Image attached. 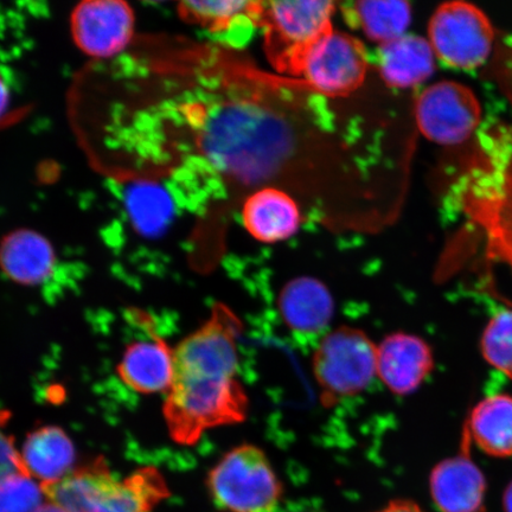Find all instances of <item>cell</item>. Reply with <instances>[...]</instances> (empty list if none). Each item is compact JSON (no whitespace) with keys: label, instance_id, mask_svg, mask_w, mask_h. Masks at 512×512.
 Here are the masks:
<instances>
[{"label":"cell","instance_id":"6da1fadb","mask_svg":"<svg viewBox=\"0 0 512 512\" xmlns=\"http://www.w3.org/2000/svg\"><path fill=\"white\" fill-rule=\"evenodd\" d=\"M177 112L204 168L230 181L272 187L302 162L307 134L266 99L224 94L187 101Z\"/></svg>","mask_w":512,"mask_h":512},{"label":"cell","instance_id":"7a4b0ae2","mask_svg":"<svg viewBox=\"0 0 512 512\" xmlns=\"http://www.w3.org/2000/svg\"><path fill=\"white\" fill-rule=\"evenodd\" d=\"M243 331L240 317L216 303L206 322L174 350V380L163 414L177 444L195 445L204 433L248 418L249 396L240 377Z\"/></svg>","mask_w":512,"mask_h":512},{"label":"cell","instance_id":"3957f363","mask_svg":"<svg viewBox=\"0 0 512 512\" xmlns=\"http://www.w3.org/2000/svg\"><path fill=\"white\" fill-rule=\"evenodd\" d=\"M42 490L47 501L67 512H152L170 496L163 476L153 467L120 479L101 458Z\"/></svg>","mask_w":512,"mask_h":512},{"label":"cell","instance_id":"277c9868","mask_svg":"<svg viewBox=\"0 0 512 512\" xmlns=\"http://www.w3.org/2000/svg\"><path fill=\"white\" fill-rule=\"evenodd\" d=\"M211 502L222 512H279L284 484L259 446L230 448L207 476Z\"/></svg>","mask_w":512,"mask_h":512},{"label":"cell","instance_id":"5b68a950","mask_svg":"<svg viewBox=\"0 0 512 512\" xmlns=\"http://www.w3.org/2000/svg\"><path fill=\"white\" fill-rule=\"evenodd\" d=\"M312 374L325 408L355 398L377 379V344L355 326H338L313 350Z\"/></svg>","mask_w":512,"mask_h":512},{"label":"cell","instance_id":"8992f818","mask_svg":"<svg viewBox=\"0 0 512 512\" xmlns=\"http://www.w3.org/2000/svg\"><path fill=\"white\" fill-rule=\"evenodd\" d=\"M335 4L325 0L262 3L260 27L274 66L294 74L305 50L332 29Z\"/></svg>","mask_w":512,"mask_h":512},{"label":"cell","instance_id":"52a82bcc","mask_svg":"<svg viewBox=\"0 0 512 512\" xmlns=\"http://www.w3.org/2000/svg\"><path fill=\"white\" fill-rule=\"evenodd\" d=\"M428 42L445 66L471 72L483 66L494 49L495 30L476 5L450 2L440 5L428 23Z\"/></svg>","mask_w":512,"mask_h":512},{"label":"cell","instance_id":"ba28073f","mask_svg":"<svg viewBox=\"0 0 512 512\" xmlns=\"http://www.w3.org/2000/svg\"><path fill=\"white\" fill-rule=\"evenodd\" d=\"M368 67L363 43L331 29L305 50L294 75L302 76L306 85L319 94L343 96L362 85Z\"/></svg>","mask_w":512,"mask_h":512},{"label":"cell","instance_id":"9c48e42d","mask_svg":"<svg viewBox=\"0 0 512 512\" xmlns=\"http://www.w3.org/2000/svg\"><path fill=\"white\" fill-rule=\"evenodd\" d=\"M415 119L422 136L431 142L456 146L476 132L482 121V106L463 83L440 81L420 93Z\"/></svg>","mask_w":512,"mask_h":512},{"label":"cell","instance_id":"30bf717a","mask_svg":"<svg viewBox=\"0 0 512 512\" xmlns=\"http://www.w3.org/2000/svg\"><path fill=\"white\" fill-rule=\"evenodd\" d=\"M133 10L120 0H88L76 6L70 30L78 48L93 59H111L128 47L134 34Z\"/></svg>","mask_w":512,"mask_h":512},{"label":"cell","instance_id":"8fae6325","mask_svg":"<svg viewBox=\"0 0 512 512\" xmlns=\"http://www.w3.org/2000/svg\"><path fill=\"white\" fill-rule=\"evenodd\" d=\"M278 311L286 329L296 341L315 344L330 331L335 316V300L317 278H294L281 288Z\"/></svg>","mask_w":512,"mask_h":512},{"label":"cell","instance_id":"7c38bea8","mask_svg":"<svg viewBox=\"0 0 512 512\" xmlns=\"http://www.w3.org/2000/svg\"><path fill=\"white\" fill-rule=\"evenodd\" d=\"M433 369V350L424 338L398 331L377 344V379L390 393L416 392Z\"/></svg>","mask_w":512,"mask_h":512},{"label":"cell","instance_id":"4fadbf2b","mask_svg":"<svg viewBox=\"0 0 512 512\" xmlns=\"http://www.w3.org/2000/svg\"><path fill=\"white\" fill-rule=\"evenodd\" d=\"M469 434L464 431L462 452L434 466L430 491L440 512H483L486 480L470 457Z\"/></svg>","mask_w":512,"mask_h":512},{"label":"cell","instance_id":"5bb4252c","mask_svg":"<svg viewBox=\"0 0 512 512\" xmlns=\"http://www.w3.org/2000/svg\"><path fill=\"white\" fill-rule=\"evenodd\" d=\"M242 222L255 240L278 243L297 234L302 214L291 195L272 185L254 191L247 198L242 208Z\"/></svg>","mask_w":512,"mask_h":512},{"label":"cell","instance_id":"9a60e30c","mask_svg":"<svg viewBox=\"0 0 512 512\" xmlns=\"http://www.w3.org/2000/svg\"><path fill=\"white\" fill-rule=\"evenodd\" d=\"M56 265L53 246L35 230H15L0 242V270L16 284L37 286L46 283Z\"/></svg>","mask_w":512,"mask_h":512},{"label":"cell","instance_id":"2e32d148","mask_svg":"<svg viewBox=\"0 0 512 512\" xmlns=\"http://www.w3.org/2000/svg\"><path fill=\"white\" fill-rule=\"evenodd\" d=\"M174 371V350L156 335L128 345L118 366V374L126 386L143 394L168 393Z\"/></svg>","mask_w":512,"mask_h":512},{"label":"cell","instance_id":"e0dca14e","mask_svg":"<svg viewBox=\"0 0 512 512\" xmlns=\"http://www.w3.org/2000/svg\"><path fill=\"white\" fill-rule=\"evenodd\" d=\"M435 59L430 42L412 34L383 44L376 57L382 80L396 89L415 88L430 79Z\"/></svg>","mask_w":512,"mask_h":512},{"label":"cell","instance_id":"ac0fdd59","mask_svg":"<svg viewBox=\"0 0 512 512\" xmlns=\"http://www.w3.org/2000/svg\"><path fill=\"white\" fill-rule=\"evenodd\" d=\"M261 2H235V0H209V2H183L179 12L189 22L201 25L211 34L229 44L245 43L256 27H260Z\"/></svg>","mask_w":512,"mask_h":512},{"label":"cell","instance_id":"d6986e66","mask_svg":"<svg viewBox=\"0 0 512 512\" xmlns=\"http://www.w3.org/2000/svg\"><path fill=\"white\" fill-rule=\"evenodd\" d=\"M21 458L25 472L42 488L75 470L74 445L60 427L46 426L29 434Z\"/></svg>","mask_w":512,"mask_h":512},{"label":"cell","instance_id":"ffe728a7","mask_svg":"<svg viewBox=\"0 0 512 512\" xmlns=\"http://www.w3.org/2000/svg\"><path fill=\"white\" fill-rule=\"evenodd\" d=\"M464 431L488 456L512 457V395H491L478 402Z\"/></svg>","mask_w":512,"mask_h":512},{"label":"cell","instance_id":"44dd1931","mask_svg":"<svg viewBox=\"0 0 512 512\" xmlns=\"http://www.w3.org/2000/svg\"><path fill=\"white\" fill-rule=\"evenodd\" d=\"M343 14L350 27L360 29L370 41L383 44L407 35L412 8L402 0H362L347 3Z\"/></svg>","mask_w":512,"mask_h":512},{"label":"cell","instance_id":"7402d4cb","mask_svg":"<svg viewBox=\"0 0 512 512\" xmlns=\"http://www.w3.org/2000/svg\"><path fill=\"white\" fill-rule=\"evenodd\" d=\"M125 207L133 228L147 238L162 234L174 214L170 192L152 181L133 182L126 190Z\"/></svg>","mask_w":512,"mask_h":512},{"label":"cell","instance_id":"603a6c76","mask_svg":"<svg viewBox=\"0 0 512 512\" xmlns=\"http://www.w3.org/2000/svg\"><path fill=\"white\" fill-rule=\"evenodd\" d=\"M485 361L512 381V310L496 313L480 342Z\"/></svg>","mask_w":512,"mask_h":512},{"label":"cell","instance_id":"cb8c5ba5","mask_svg":"<svg viewBox=\"0 0 512 512\" xmlns=\"http://www.w3.org/2000/svg\"><path fill=\"white\" fill-rule=\"evenodd\" d=\"M46 501L41 484L27 473L0 479V512H35Z\"/></svg>","mask_w":512,"mask_h":512},{"label":"cell","instance_id":"d4e9b609","mask_svg":"<svg viewBox=\"0 0 512 512\" xmlns=\"http://www.w3.org/2000/svg\"><path fill=\"white\" fill-rule=\"evenodd\" d=\"M8 419L9 414L0 411V479L16 475V473H27L24 470L21 452L17 451L15 446L14 438L3 430Z\"/></svg>","mask_w":512,"mask_h":512},{"label":"cell","instance_id":"484cf974","mask_svg":"<svg viewBox=\"0 0 512 512\" xmlns=\"http://www.w3.org/2000/svg\"><path fill=\"white\" fill-rule=\"evenodd\" d=\"M374 512H425L418 503L409 499H395L390 501L386 507Z\"/></svg>","mask_w":512,"mask_h":512},{"label":"cell","instance_id":"4316f807","mask_svg":"<svg viewBox=\"0 0 512 512\" xmlns=\"http://www.w3.org/2000/svg\"><path fill=\"white\" fill-rule=\"evenodd\" d=\"M10 104V91L6 82L0 76V118L8 111Z\"/></svg>","mask_w":512,"mask_h":512},{"label":"cell","instance_id":"83f0119b","mask_svg":"<svg viewBox=\"0 0 512 512\" xmlns=\"http://www.w3.org/2000/svg\"><path fill=\"white\" fill-rule=\"evenodd\" d=\"M35 512H67V511L62 509L61 507H59V505H57L53 502L46 501Z\"/></svg>","mask_w":512,"mask_h":512},{"label":"cell","instance_id":"f1b7e54d","mask_svg":"<svg viewBox=\"0 0 512 512\" xmlns=\"http://www.w3.org/2000/svg\"><path fill=\"white\" fill-rule=\"evenodd\" d=\"M503 505L505 512H512V482L504 492Z\"/></svg>","mask_w":512,"mask_h":512}]
</instances>
